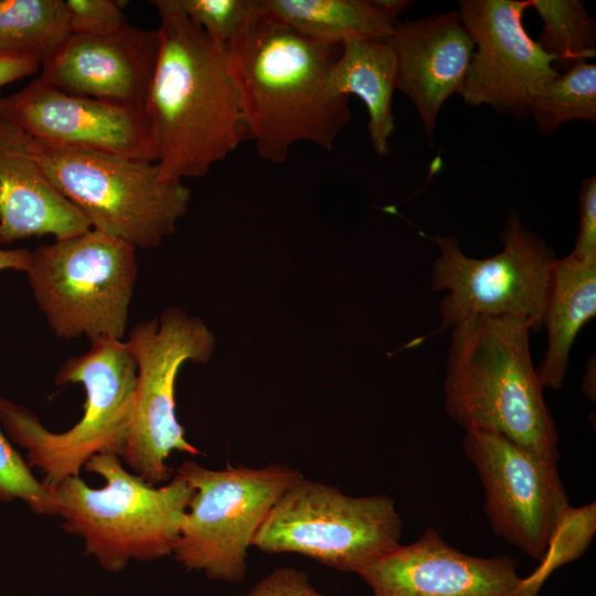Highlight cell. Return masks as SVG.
<instances>
[{
    "mask_svg": "<svg viewBox=\"0 0 596 596\" xmlns=\"http://www.w3.org/2000/svg\"><path fill=\"white\" fill-rule=\"evenodd\" d=\"M137 366L131 424L119 454L130 471L152 486L173 477L171 453L199 456L175 413V380L188 361L207 362L216 341L207 326L181 308L134 326L127 339Z\"/></svg>",
    "mask_w": 596,
    "mask_h": 596,
    "instance_id": "10",
    "label": "cell"
},
{
    "mask_svg": "<svg viewBox=\"0 0 596 596\" xmlns=\"http://www.w3.org/2000/svg\"><path fill=\"white\" fill-rule=\"evenodd\" d=\"M571 256H596V174L583 180L579 192V228Z\"/></svg>",
    "mask_w": 596,
    "mask_h": 596,
    "instance_id": "30",
    "label": "cell"
},
{
    "mask_svg": "<svg viewBox=\"0 0 596 596\" xmlns=\"http://www.w3.org/2000/svg\"><path fill=\"white\" fill-rule=\"evenodd\" d=\"M137 366L124 340L99 338L87 352L66 360L55 383H81L86 393L79 421L61 433L49 430L28 407L0 396V425L8 438L25 449V460L54 488L81 476L98 454L119 456L134 411Z\"/></svg>",
    "mask_w": 596,
    "mask_h": 596,
    "instance_id": "5",
    "label": "cell"
},
{
    "mask_svg": "<svg viewBox=\"0 0 596 596\" xmlns=\"http://www.w3.org/2000/svg\"><path fill=\"white\" fill-rule=\"evenodd\" d=\"M583 394L593 403L596 401V365L595 358L593 356L585 369L583 383Z\"/></svg>",
    "mask_w": 596,
    "mask_h": 596,
    "instance_id": "34",
    "label": "cell"
},
{
    "mask_svg": "<svg viewBox=\"0 0 596 596\" xmlns=\"http://www.w3.org/2000/svg\"><path fill=\"white\" fill-rule=\"evenodd\" d=\"M21 501L33 513L55 515L54 489L39 480L0 425V502Z\"/></svg>",
    "mask_w": 596,
    "mask_h": 596,
    "instance_id": "26",
    "label": "cell"
},
{
    "mask_svg": "<svg viewBox=\"0 0 596 596\" xmlns=\"http://www.w3.org/2000/svg\"><path fill=\"white\" fill-rule=\"evenodd\" d=\"M25 274L58 338L124 339L138 275L134 247L89 228L31 251Z\"/></svg>",
    "mask_w": 596,
    "mask_h": 596,
    "instance_id": "7",
    "label": "cell"
},
{
    "mask_svg": "<svg viewBox=\"0 0 596 596\" xmlns=\"http://www.w3.org/2000/svg\"><path fill=\"white\" fill-rule=\"evenodd\" d=\"M73 34L107 35L128 24L123 4L116 0H65Z\"/></svg>",
    "mask_w": 596,
    "mask_h": 596,
    "instance_id": "28",
    "label": "cell"
},
{
    "mask_svg": "<svg viewBox=\"0 0 596 596\" xmlns=\"http://www.w3.org/2000/svg\"><path fill=\"white\" fill-rule=\"evenodd\" d=\"M30 254L31 251L24 248H0V272L12 269L25 273L30 262Z\"/></svg>",
    "mask_w": 596,
    "mask_h": 596,
    "instance_id": "32",
    "label": "cell"
},
{
    "mask_svg": "<svg viewBox=\"0 0 596 596\" xmlns=\"http://www.w3.org/2000/svg\"><path fill=\"white\" fill-rule=\"evenodd\" d=\"M84 468L104 478L102 488L72 476L54 489L56 514L65 532L83 541L86 555L111 573L131 561L172 555L193 488L179 475L152 486L111 453L93 456Z\"/></svg>",
    "mask_w": 596,
    "mask_h": 596,
    "instance_id": "4",
    "label": "cell"
},
{
    "mask_svg": "<svg viewBox=\"0 0 596 596\" xmlns=\"http://www.w3.org/2000/svg\"><path fill=\"white\" fill-rule=\"evenodd\" d=\"M513 317H471L451 328L445 411L466 432L504 436L558 461V433L530 350Z\"/></svg>",
    "mask_w": 596,
    "mask_h": 596,
    "instance_id": "3",
    "label": "cell"
},
{
    "mask_svg": "<svg viewBox=\"0 0 596 596\" xmlns=\"http://www.w3.org/2000/svg\"><path fill=\"white\" fill-rule=\"evenodd\" d=\"M29 143L22 129L0 119V244L44 235L63 240L92 228L33 159Z\"/></svg>",
    "mask_w": 596,
    "mask_h": 596,
    "instance_id": "18",
    "label": "cell"
},
{
    "mask_svg": "<svg viewBox=\"0 0 596 596\" xmlns=\"http://www.w3.org/2000/svg\"><path fill=\"white\" fill-rule=\"evenodd\" d=\"M401 534L402 519L391 497H351L302 476L270 509L252 547L296 553L359 574L401 545Z\"/></svg>",
    "mask_w": 596,
    "mask_h": 596,
    "instance_id": "9",
    "label": "cell"
},
{
    "mask_svg": "<svg viewBox=\"0 0 596 596\" xmlns=\"http://www.w3.org/2000/svg\"><path fill=\"white\" fill-rule=\"evenodd\" d=\"M542 20L536 40L554 60L557 73L589 62L596 55V23L579 0H529Z\"/></svg>",
    "mask_w": 596,
    "mask_h": 596,
    "instance_id": "23",
    "label": "cell"
},
{
    "mask_svg": "<svg viewBox=\"0 0 596 596\" xmlns=\"http://www.w3.org/2000/svg\"><path fill=\"white\" fill-rule=\"evenodd\" d=\"M70 34L65 0H0V51L42 65Z\"/></svg>",
    "mask_w": 596,
    "mask_h": 596,
    "instance_id": "22",
    "label": "cell"
},
{
    "mask_svg": "<svg viewBox=\"0 0 596 596\" xmlns=\"http://www.w3.org/2000/svg\"><path fill=\"white\" fill-rule=\"evenodd\" d=\"M175 473L192 488L172 555L209 579L240 583L248 550L270 509L302 475L284 464L259 468L227 465L210 469L183 461Z\"/></svg>",
    "mask_w": 596,
    "mask_h": 596,
    "instance_id": "8",
    "label": "cell"
},
{
    "mask_svg": "<svg viewBox=\"0 0 596 596\" xmlns=\"http://www.w3.org/2000/svg\"><path fill=\"white\" fill-rule=\"evenodd\" d=\"M596 313V256L577 259L570 254L553 269L543 326L547 348L538 370L543 389L563 386L568 355L577 333Z\"/></svg>",
    "mask_w": 596,
    "mask_h": 596,
    "instance_id": "19",
    "label": "cell"
},
{
    "mask_svg": "<svg viewBox=\"0 0 596 596\" xmlns=\"http://www.w3.org/2000/svg\"><path fill=\"white\" fill-rule=\"evenodd\" d=\"M387 42L396 61V89L412 102L432 139L441 106L464 86L473 42L456 10L397 21Z\"/></svg>",
    "mask_w": 596,
    "mask_h": 596,
    "instance_id": "17",
    "label": "cell"
},
{
    "mask_svg": "<svg viewBox=\"0 0 596 596\" xmlns=\"http://www.w3.org/2000/svg\"><path fill=\"white\" fill-rule=\"evenodd\" d=\"M0 119L41 142L157 161L155 129L146 107L68 94L41 76L0 98Z\"/></svg>",
    "mask_w": 596,
    "mask_h": 596,
    "instance_id": "14",
    "label": "cell"
},
{
    "mask_svg": "<svg viewBox=\"0 0 596 596\" xmlns=\"http://www.w3.org/2000/svg\"><path fill=\"white\" fill-rule=\"evenodd\" d=\"M40 62L29 55L0 51V91L3 86L35 74Z\"/></svg>",
    "mask_w": 596,
    "mask_h": 596,
    "instance_id": "31",
    "label": "cell"
},
{
    "mask_svg": "<svg viewBox=\"0 0 596 596\" xmlns=\"http://www.w3.org/2000/svg\"><path fill=\"white\" fill-rule=\"evenodd\" d=\"M243 596H326L311 584L308 575L294 567H277L259 579Z\"/></svg>",
    "mask_w": 596,
    "mask_h": 596,
    "instance_id": "29",
    "label": "cell"
},
{
    "mask_svg": "<svg viewBox=\"0 0 596 596\" xmlns=\"http://www.w3.org/2000/svg\"><path fill=\"white\" fill-rule=\"evenodd\" d=\"M29 147L51 182L92 228L135 249L158 246L175 232L188 210L191 190L181 181L161 179L157 162L31 137Z\"/></svg>",
    "mask_w": 596,
    "mask_h": 596,
    "instance_id": "6",
    "label": "cell"
},
{
    "mask_svg": "<svg viewBox=\"0 0 596 596\" xmlns=\"http://www.w3.org/2000/svg\"><path fill=\"white\" fill-rule=\"evenodd\" d=\"M265 14L298 33L341 45L355 38L389 41L397 20L382 13L372 0H258Z\"/></svg>",
    "mask_w": 596,
    "mask_h": 596,
    "instance_id": "21",
    "label": "cell"
},
{
    "mask_svg": "<svg viewBox=\"0 0 596 596\" xmlns=\"http://www.w3.org/2000/svg\"><path fill=\"white\" fill-rule=\"evenodd\" d=\"M213 42L227 46L259 13L258 0H171Z\"/></svg>",
    "mask_w": 596,
    "mask_h": 596,
    "instance_id": "27",
    "label": "cell"
},
{
    "mask_svg": "<svg viewBox=\"0 0 596 596\" xmlns=\"http://www.w3.org/2000/svg\"><path fill=\"white\" fill-rule=\"evenodd\" d=\"M595 533V501L575 508L568 504L551 532L540 565L531 575L520 578L513 596H536L555 570L586 552Z\"/></svg>",
    "mask_w": 596,
    "mask_h": 596,
    "instance_id": "25",
    "label": "cell"
},
{
    "mask_svg": "<svg viewBox=\"0 0 596 596\" xmlns=\"http://www.w3.org/2000/svg\"><path fill=\"white\" fill-rule=\"evenodd\" d=\"M439 249L432 266L434 290H445L441 322L428 337L471 317H513L531 330L543 326L551 278L557 258L551 247L510 212L501 233L502 249L489 258L467 256L455 236L435 235Z\"/></svg>",
    "mask_w": 596,
    "mask_h": 596,
    "instance_id": "11",
    "label": "cell"
},
{
    "mask_svg": "<svg viewBox=\"0 0 596 596\" xmlns=\"http://www.w3.org/2000/svg\"><path fill=\"white\" fill-rule=\"evenodd\" d=\"M373 4L389 18L396 20V18L407 10L414 1L408 0H372Z\"/></svg>",
    "mask_w": 596,
    "mask_h": 596,
    "instance_id": "33",
    "label": "cell"
},
{
    "mask_svg": "<svg viewBox=\"0 0 596 596\" xmlns=\"http://www.w3.org/2000/svg\"><path fill=\"white\" fill-rule=\"evenodd\" d=\"M358 575L373 596H513L521 578L513 557L464 553L430 526Z\"/></svg>",
    "mask_w": 596,
    "mask_h": 596,
    "instance_id": "15",
    "label": "cell"
},
{
    "mask_svg": "<svg viewBox=\"0 0 596 596\" xmlns=\"http://www.w3.org/2000/svg\"><path fill=\"white\" fill-rule=\"evenodd\" d=\"M538 131L554 134L563 124L596 123V65L587 62L558 74L534 100L531 115Z\"/></svg>",
    "mask_w": 596,
    "mask_h": 596,
    "instance_id": "24",
    "label": "cell"
},
{
    "mask_svg": "<svg viewBox=\"0 0 596 596\" xmlns=\"http://www.w3.org/2000/svg\"><path fill=\"white\" fill-rule=\"evenodd\" d=\"M247 136L258 156L283 163L297 142L331 151L351 117L330 84L341 45L307 38L259 11L226 46Z\"/></svg>",
    "mask_w": 596,
    "mask_h": 596,
    "instance_id": "1",
    "label": "cell"
},
{
    "mask_svg": "<svg viewBox=\"0 0 596 596\" xmlns=\"http://www.w3.org/2000/svg\"><path fill=\"white\" fill-rule=\"evenodd\" d=\"M529 0H461L458 13L473 42L460 91L470 106L488 105L499 115L530 117L534 100L560 73L554 60L526 32Z\"/></svg>",
    "mask_w": 596,
    "mask_h": 596,
    "instance_id": "13",
    "label": "cell"
},
{
    "mask_svg": "<svg viewBox=\"0 0 596 596\" xmlns=\"http://www.w3.org/2000/svg\"><path fill=\"white\" fill-rule=\"evenodd\" d=\"M157 9L160 45L146 109L161 179L202 178L248 138L227 49L213 42L171 0Z\"/></svg>",
    "mask_w": 596,
    "mask_h": 596,
    "instance_id": "2",
    "label": "cell"
},
{
    "mask_svg": "<svg viewBox=\"0 0 596 596\" xmlns=\"http://www.w3.org/2000/svg\"><path fill=\"white\" fill-rule=\"evenodd\" d=\"M159 45L158 29L129 23L107 35L71 33L40 76L68 94L145 108Z\"/></svg>",
    "mask_w": 596,
    "mask_h": 596,
    "instance_id": "16",
    "label": "cell"
},
{
    "mask_svg": "<svg viewBox=\"0 0 596 596\" xmlns=\"http://www.w3.org/2000/svg\"><path fill=\"white\" fill-rule=\"evenodd\" d=\"M330 84L337 94L355 95L364 103L372 146L379 156L389 155L396 89V61L390 43L365 38L344 41L331 68Z\"/></svg>",
    "mask_w": 596,
    "mask_h": 596,
    "instance_id": "20",
    "label": "cell"
},
{
    "mask_svg": "<svg viewBox=\"0 0 596 596\" xmlns=\"http://www.w3.org/2000/svg\"><path fill=\"white\" fill-rule=\"evenodd\" d=\"M462 446L481 480L492 532L540 561L570 504L557 460L491 433L466 432Z\"/></svg>",
    "mask_w": 596,
    "mask_h": 596,
    "instance_id": "12",
    "label": "cell"
}]
</instances>
